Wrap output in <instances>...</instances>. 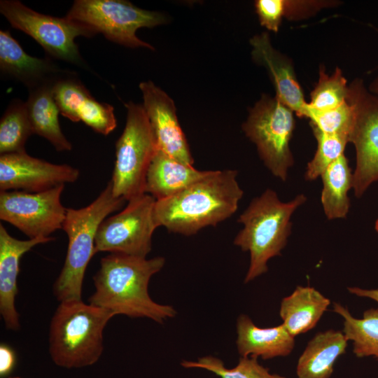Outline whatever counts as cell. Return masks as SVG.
<instances>
[{"mask_svg": "<svg viewBox=\"0 0 378 378\" xmlns=\"http://www.w3.org/2000/svg\"><path fill=\"white\" fill-rule=\"evenodd\" d=\"M165 259H150L110 253L100 260L93 276L94 293L89 303L108 309L115 315L148 318L163 323L176 316L174 307L153 300L148 293L150 278L164 267Z\"/></svg>", "mask_w": 378, "mask_h": 378, "instance_id": "6da1fadb", "label": "cell"}, {"mask_svg": "<svg viewBox=\"0 0 378 378\" xmlns=\"http://www.w3.org/2000/svg\"><path fill=\"white\" fill-rule=\"evenodd\" d=\"M237 176L235 170L208 171L173 196L156 200L154 218L158 227L190 236L230 218L244 194Z\"/></svg>", "mask_w": 378, "mask_h": 378, "instance_id": "7a4b0ae2", "label": "cell"}, {"mask_svg": "<svg viewBox=\"0 0 378 378\" xmlns=\"http://www.w3.org/2000/svg\"><path fill=\"white\" fill-rule=\"evenodd\" d=\"M306 201V196L300 194L283 202L274 190L267 188L253 199L239 216L238 222L243 228L233 243L250 255L245 284L266 273L268 261L281 255L291 233L292 215Z\"/></svg>", "mask_w": 378, "mask_h": 378, "instance_id": "3957f363", "label": "cell"}, {"mask_svg": "<svg viewBox=\"0 0 378 378\" xmlns=\"http://www.w3.org/2000/svg\"><path fill=\"white\" fill-rule=\"evenodd\" d=\"M111 311L82 300L59 302L49 328V352L58 366L71 369L94 364L103 350V333Z\"/></svg>", "mask_w": 378, "mask_h": 378, "instance_id": "277c9868", "label": "cell"}, {"mask_svg": "<svg viewBox=\"0 0 378 378\" xmlns=\"http://www.w3.org/2000/svg\"><path fill=\"white\" fill-rule=\"evenodd\" d=\"M125 200L113 193L110 181L99 196L80 209H67L62 229L68 237V248L63 267L53 285L60 302L81 300L82 287L88 265L95 253V238L102 222L119 210Z\"/></svg>", "mask_w": 378, "mask_h": 378, "instance_id": "5b68a950", "label": "cell"}, {"mask_svg": "<svg viewBox=\"0 0 378 378\" xmlns=\"http://www.w3.org/2000/svg\"><path fill=\"white\" fill-rule=\"evenodd\" d=\"M125 106L126 123L115 144L111 181L114 196L128 202L146 193L147 172L158 148L143 105L130 102Z\"/></svg>", "mask_w": 378, "mask_h": 378, "instance_id": "8992f818", "label": "cell"}, {"mask_svg": "<svg viewBox=\"0 0 378 378\" xmlns=\"http://www.w3.org/2000/svg\"><path fill=\"white\" fill-rule=\"evenodd\" d=\"M65 17L89 27L95 34H104L114 43L150 50L154 48L139 38L136 31L167 21L161 13L144 10L122 0H76Z\"/></svg>", "mask_w": 378, "mask_h": 378, "instance_id": "52a82bcc", "label": "cell"}, {"mask_svg": "<svg viewBox=\"0 0 378 378\" xmlns=\"http://www.w3.org/2000/svg\"><path fill=\"white\" fill-rule=\"evenodd\" d=\"M293 113L276 97L263 95L242 126L266 167L282 181H286L294 162L289 146L295 127Z\"/></svg>", "mask_w": 378, "mask_h": 378, "instance_id": "ba28073f", "label": "cell"}, {"mask_svg": "<svg viewBox=\"0 0 378 378\" xmlns=\"http://www.w3.org/2000/svg\"><path fill=\"white\" fill-rule=\"evenodd\" d=\"M0 12L13 27L32 37L52 57L85 65L75 39L80 36H94L89 27L66 17L38 13L16 0H1Z\"/></svg>", "mask_w": 378, "mask_h": 378, "instance_id": "9c48e42d", "label": "cell"}, {"mask_svg": "<svg viewBox=\"0 0 378 378\" xmlns=\"http://www.w3.org/2000/svg\"><path fill=\"white\" fill-rule=\"evenodd\" d=\"M155 202L153 196L144 193L128 201L119 213L105 218L97 232L95 253L146 258L158 227L154 218Z\"/></svg>", "mask_w": 378, "mask_h": 378, "instance_id": "30bf717a", "label": "cell"}, {"mask_svg": "<svg viewBox=\"0 0 378 378\" xmlns=\"http://www.w3.org/2000/svg\"><path fill=\"white\" fill-rule=\"evenodd\" d=\"M64 185L38 192H0V218L29 239L50 237L62 229L66 210L61 202Z\"/></svg>", "mask_w": 378, "mask_h": 378, "instance_id": "8fae6325", "label": "cell"}, {"mask_svg": "<svg viewBox=\"0 0 378 378\" xmlns=\"http://www.w3.org/2000/svg\"><path fill=\"white\" fill-rule=\"evenodd\" d=\"M356 108L349 142L356 153L352 188L356 197L378 181V97L368 92L360 80L349 86Z\"/></svg>", "mask_w": 378, "mask_h": 378, "instance_id": "7c38bea8", "label": "cell"}, {"mask_svg": "<svg viewBox=\"0 0 378 378\" xmlns=\"http://www.w3.org/2000/svg\"><path fill=\"white\" fill-rule=\"evenodd\" d=\"M79 170L29 155L26 151L0 156V190L38 192L74 183Z\"/></svg>", "mask_w": 378, "mask_h": 378, "instance_id": "4fadbf2b", "label": "cell"}, {"mask_svg": "<svg viewBox=\"0 0 378 378\" xmlns=\"http://www.w3.org/2000/svg\"><path fill=\"white\" fill-rule=\"evenodd\" d=\"M144 104L158 150L172 158L193 165L194 160L180 126L173 100L152 81L139 84Z\"/></svg>", "mask_w": 378, "mask_h": 378, "instance_id": "5bb4252c", "label": "cell"}, {"mask_svg": "<svg viewBox=\"0 0 378 378\" xmlns=\"http://www.w3.org/2000/svg\"><path fill=\"white\" fill-rule=\"evenodd\" d=\"M52 92L60 113L71 121H82L103 135L116 127L113 107L97 101L71 73L55 80Z\"/></svg>", "mask_w": 378, "mask_h": 378, "instance_id": "9a60e30c", "label": "cell"}, {"mask_svg": "<svg viewBox=\"0 0 378 378\" xmlns=\"http://www.w3.org/2000/svg\"><path fill=\"white\" fill-rule=\"evenodd\" d=\"M54 239L50 237L20 240L0 224V313L7 329L18 330L20 326L15 304L20 258L35 246Z\"/></svg>", "mask_w": 378, "mask_h": 378, "instance_id": "2e32d148", "label": "cell"}, {"mask_svg": "<svg viewBox=\"0 0 378 378\" xmlns=\"http://www.w3.org/2000/svg\"><path fill=\"white\" fill-rule=\"evenodd\" d=\"M252 57L270 72L276 89V97L298 117L307 118V102L289 59L275 50L267 33L254 36L251 40Z\"/></svg>", "mask_w": 378, "mask_h": 378, "instance_id": "e0dca14e", "label": "cell"}, {"mask_svg": "<svg viewBox=\"0 0 378 378\" xmlns=\"http://www.w3.org/2000/svg\"><path fill=\"white\" fill-rule=\"evenodd\" d=\"M1 71L26 85L29 90L55 81L70 72L59 69L50 60L27 54L7 30L0 31Z\"/></svg>", "mask_w": 378, "mask_h": 378, "instance_id": "ac0fdd59", "label": "cell"}, {"mask_svg": "<svg viewBox=\"0 0 378 378\" xmlns=\"http://www.w3.org/2000/svg\"><path fill=\"white\" fill-rule=\"evenodd\" d=\"M237 348L241 357H260L263 360L287 356L295 346L293 337L281 323L260 328L246 314L237 321Z\"/></svg>", "mask_w": 378, "mask_h": 378, "instance_id": "d6986e66", "label": "cell"}, {"mask_svg": "<svg viewBox=\"0 0 378 378\" xmlns=\"http://www.w3.org/2000/svg\"><path fill=\"white\" fill-rule=\"evenodd\" d=\"M207 172L181 162L157 150L147 172L145 192L155 200H164L183 190Z\"/></svg>", "mask_w": 378, "mask_h": 378, "instance_id": "ffe728a7", "label": "cell"}, {"mask_svg": "<svg viewBox=\"0 0 378 378\" xmlns=\"http://www.w3.org/2000/svg\"><path fill=\"white\" fill-rule=\"evenodd\" d=\"M348 340L340 330L329 329L316 333L299 357L296 367L298 378H330L334 365L344 354Z\"/></svg>", "mask_w": 378, "mask_h": 378, "instance_id": "44dd1931", "label": "cell"}, {"mask_svg": "<svg viewBox=\"0 0 378 378\" xmlns=\"http://www.w3.org/2000/svg\"><path fill=\"white\" fill-rule=\"evenodd\" d=\"M330 304V300L314 287L298 286L282 299L279 316L286 330L295 337L314 328Z\"/></svg>", "mask_w": 378, "mask_h": 378, "instance_id": "7402d4cb", "label": "cell"}, {"mask_svg": "<svg viewBox=\"0 0 378 378\" xmlns=\"http://www.w3.org/2000/svg\"><path fill=\"white\" fill-rule=\"evenodd\" d=\"M55 82L30 89L26 107L34 134L47 139L57 151H69L72 145L61 130L60 112L53 96Z\"/></svg>", "mask_w": 378, "mask_h": 378, "instance_id": "603a6c76", "label": "cell"}, {"mask_svg": "<svg viewBox=\"0 0 378 378\" xmlns=\"http://www.w3.org/2000/svg\"><path fill=\"white\" fill-rule=\"evenodd\" d=\"M321 201L329 220L346 218L350 207L349 190L353 186V173L348 159L342 155L321 174Z\"/></svg>", "mask_w": 378, "mask_h": 378, "instance_id": "cb8c5ba5", "label": "cell"}, {"mask_svg": "<svg viewBox=\"0 0 378 378\" xmlns=\"http://www.w3.org/2000/svg\"><path fill=\"white\" fill-rule=\"evenodd\" d=\"M333 311L343 318L342 332L353 342L355 356H372L378 360V309L365 310L360 318L353 316L347 307L338 302L333 303Z\"/></svg>", "mask_w": 378, "mask_h": 378, "instance_id": "d4e9b609", "label": "cell"}, {"mask_svg": "<svg viewBox=\"0 0 378 378\" xmlns=\"http://www.w3.org/2000/svg\"><path fill=\"white\" fill-rule=\"evenodd\" d=\"M33 134L26 104L13 100L0 120L1 155L25 152V143Z\"/></svg>", "mask_w": 378, "mask_h": 378, "instance_id": "484cf974", "label": "cell"}, {"mask_svg": "<svg viewBox=\"0 0 378 378\" xmlns=\"http://www.w3.org/2000/svg\"><path fill=\"white\" fill-rule=\"evenodd\" d=\"M185 368H200L209 371L220 378H286L272 374L268 368L260 365L255 357H240L237 365L227 368L220 358L212 356L199 358L196 361L183 360Z\"/></svg>", "mask_w": 378, "mask_h": 378, "instance_id": "4316f807", "label": "cell"}, {"mask_svg": "<svg viewBox=\"0 0 378 378\" xmlns=\"http://www.w3.org/2000/svg\"><path fill=\"white\" fill-rule=\"evenodd\" d=\"M349 92V86H347L346 80L340 69L337 68L331 75L321 69L318 82L311 93L310 101L307 102V113L309 111L318 112L336 108L347 101Z\"/></svg>", "mask_w": 378, "mask_h": 378, "instance_id": "83f0119b", "label": "cell"}, {"mask_svg": "<svg viewBox=\"0 0 378 378\" xmlns=\"http://www.w3.org/2000/svg\"><path fill=\"white\" fill-rule=\"evenodd\" d=\"M356 117V104L351 92L347 101L342 105L323 111H309L307 116L310 120L312 128L326 134L345 136L349 141Z\"/></svg>", "mask_w": 378, "mask_h": 378, "instance_id": "f1b7e54d", "label": "cell"}, {"mask_svg": "<svg viewBox=\"0 0 378 378\" xmlns=\"http://www.w3.org/2000/svg\"><path fill=\"white\" fill-rule=\"evenodd\" d=\"M317 141L314 156L307 164L304 174L305 179L314 181L321 176L332 162L344 155L349 139L340 135L328 134L312 128Z\"/></svg>", "mask_w": 378, "mask_h": 378, "instance_id": "f546056e", "label": "cell"}, {"mask_svg": "<svg viewBox=\"0 0 378 378\" xmlns=\"http://www.w3.org/2000/svg\"><path fill=\"white\" fill-rule=\"evenodd\" d=\"M255 7L261 25L277 32L284 17L285 0H258Z\"/></svg>", "mask_w": 378, "mask_h": 378, "instance_id": "4dcf8cb0", "label": "cell"}, {"mask_svg": "<svg viewBox=\"0 0 378 378\" xmlns=\"http://www.w3.org/2000/svg\"><path fill=\"white\" fill-rule=\"evenodd\" d=\"M326 4V1L285 0L284 17L300 20L315 13Z\"/></svg>", "mask_w": 378, "mask_h": 378, "instance_id": "1f68e13d", "label": "cell"}, {"mask_svg": "<svg viewBox=\"0 0 378 378\" xmlns=\"http://www.w3.org/2000/svg\"><path fill=\"white\" fill-rule=\"evenodd\" d=\"M15 355L13 350L8 345L0 346V376L5 377L9 375L15 365Z\"/></svg>", "mask_w": 378, "mask_h": 378, "instance_id": "d6a6232c", "label": "cell"}, {"mask_svg": "<svg viewBox=\"0 0 378 378\" xmlns=\"http://www.w3.org/2000/svg\"><path fill=\"white\" fill-rule=\"evenodd\" d=\"M348 291L358 297L368 298L378 302V289H363L358 287H349Z\"/></svg>", "mask_w": 378, "mask_h": 378, "instance_id": "836d02e7", "label": "cell"}, {"mask_svg": "<svg viewBox=\"0 0 378 378\" xmlns=\"http://www.w3.org/2000/svg\"><path fill=\"white\" fill-rule=\"evenodd\" d=\"M370 90L372 94L378 97V78L372 83Z\"/></svg>", "mask_w": 378, "mask_h": 378, "instance_id": "e575fe53", "label": "cell"}, {"mask_svg": "<svg viewBox=\"0 0 378 378\" xmlns=\"http://www.w3.org/2000/svg\"><path fill=\"white\" fill-rule=\"evenodd\" d=\"M374 228L375 230L378 232V219L375 222Z\"/></svg>", "mask_w": 378, "mask_h": 378, "instance_id": "d590c367", "label": "cell"}, {"mask_svg": "<svg viewBox=\"0 0 378 378\" xmlns=\"http://www.w3.org/2000/svg\"><path fill=\"white\" fill-rule=\"evenodd\" d=\"M9 378H20V377H9Z\"/></svg>", "mask_w": 378, "mask_h": 378, "instance_id": "8d00e7d4", "label": "cell"}]
</instances>
